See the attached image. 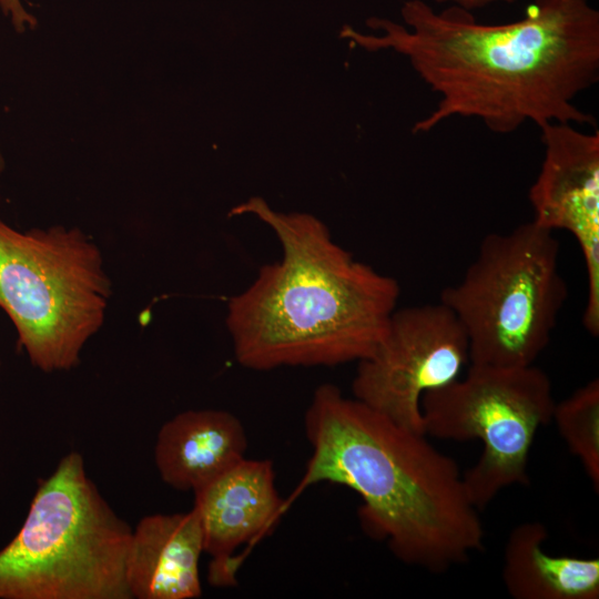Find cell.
Returning <instances> with one entry per match:
<instances>
[{
  "instance_id": "obj_11",
  "label": "cell",
  "mask_w": 599,
  "mask_h": 599,
  "mask_svg": "<svg viewBox=\"0 0 599 599\" xmlns=\"http://www.w3.org/2000/svg\"><path fill=\"white\" fill-rule=\"evenodd\" d=\"M203 552V530L194 508L143 517L132 530L126 557L125 579L131 598H199Z\"/></svg>"
},
{
  "instance_id": "obj_3",
  "label": "cell",
  "mask_w": 599,
  "mask_h": 599,
  "mask_svg": "<svg viewBox=\"0 0 599 599\" xmlns=\"http://www.w3.org/2000/svg\"><path fill=\"white\" fill-rule=\"evenodd\" d=\"M232 213L255 215L282 248L281 260L262 265L229 300L226 327L238 364L270 370L367 357L397 308V280L357 261L313 215L281 213L261 199Z\"/></svg>"
},
{
  "instance_id": "obj_5",
  "label": "cell",
  "mask_w": 599,
  "mask_h": 599,
  "mask_svg": "<svg viewBox=\"0 0 599 599\" xmlns=\"http://www.w3.org/2000/svg\"><path fill=\"white\" fill-rule=\"evenodd\" d=\"M554 232L534 221L486 235L439 302L463 326L469 364L527 367L548 346L568 290Z\"/></svg>"
},
{
  "instance_id": "obj_13",
  "label": "cell",
  "mask_w": 599,
  "mask_h": 599,
  "mask_svg": "<svg viewBox=\"0 0 599 599\" xmlns=\"http://www.w3.org/2000/svg\"><path fill=\"white\" fill-rule=\"evenodd\" d=\"M539 521L517 525L502 558L504 586L514 599H598L599 559L548 554Z\"/></svg>"
},
{
  "instance_id": "obj_14",
  "label": "cell",
  "mask_w": 599,
  "mask_h": 599,
  "mask_svg": "<svg viewBox=\"0 0 599 599\" xmlns=\"http://www.w3.org/2000/svg\"><path fill=\"white\" fill-rule=\"evenodd\" d=\"M551 420L570 453L599 490V380H590L556 403Z\"/></svg>"
},
{
  "instance_id": "obj_6",
  "label": "cell",
  "mask_w": 599,
  "mask_h": 599,
  "mask_svg": "<svg viewBox=\"0 0 599 599\" xmlns=\"http://www.w3.org/2000/svg\"><path fill=\"white\" fill-rule=\"evenodd\" d=\"M110 295L101 252L82 231L20 232L0 220V308L33 366L45 373L77 366Z\"/></svg>"
},
{
  "instance_id": "obj_16",
  "label": "cell",
  "mask_w": 599,
  "mask_h": 599,
  "mask_svg": "<svg viewBox=\"0 0 599 599\" xmlns=\"http://www.w3.org/2000/svg\"><path fill=\"white\" fill-rule=\"evenodd\" d=\"M437 4H445L446 7H456L463 10L473 11L475 9L484 8L494 3H514L518 0H432Z\"/></svg>"
},
{
  "instance_id": "obj_7",
  "label": "cell",
  "mask_w": 599,
  "mask_h": 599,
  "mask_svg": "<svg viewBox=\"0 0 599 599\" xmlns=\"http://www.w3.org/2000/svg\"><path fill=\"white\" fill-rule=\"evenodd\" d=\"M552 384L540 368L468 365L463 378L422 398L426 435L478 439L483 453L464 475L478 510L514 485H527L528 458L538 429L552 418Z\"/></svg>"
},
{
  "instance_id": "obj_4",
  "label": "cell",
  "mask_w": 599,
  "mask_h": 599,
  "mask_svg": "<svg viewBox=\"0 0 599 599\" xmlns=\"http://www.w3.org/2000/svg\"><path fill=\"white\" fill-rule=\"evenodd\" d=\"M132 528L87 474L78 451L39 483L27 517L0 550V599H132Z\"/></svg>"
},
{
  "instance_id": "obj_9",
  "label": "cell",
  "mask_w": 599,
  "mask_h": 599,
  "mask_svg": "<svg viewBox=\"0 0 599 599\" xmlns=\"http://www.w3.org/2000/svg\"><path fill=\"white\" fill-rule=\"evenodd\" d=\"M545 156L529 190L534 222L565 230L578 242L587 273L582 322L599 335V130L582 132L571 123L540 129Z\"/></svg>"
},
{
  "instance_id": "obj_1",
  "label": "cell",
  "mask_w": 599,
  "mask_h": 599,
  "mask_svg": "<svg viewBox=\"0 0 599 599\" xmlns=\"http://www.w3.org/2000/svg\"><path fill=\"white\" fill-rule=\"evenodd\" d=\"M405 24L370 19L382 34L347 30L369 50L394 49L438 95L413 128L427 133L450 118L480 120L499 134L524 123H596L575 104L599 79V11L590 0H534L519 20L486 24L456 7L424 0L402 7Z\"/></svg>"
},
{
  "instance_id": "obj_12",
  "label": "cell",
  "mask_w": 599,
  "mask_h": 599,
  "mask_svg": "<svg viewBox=\"0 0 599 599\" xmlns=\"http://www.w3.org/2000/svg\"><path fill=\"white\" fill-rule=\"evenodd\" d=\"M242 422L223 409H189L162 425L154 446L161 479L182 491H197L245 458Z\"/></svg>"
},
{
  "instance_id": "obj_8",
  "label": "cell",
  "mask_w": 599,
  "mask_h": 599,
  "mask_svg": "<svg viewBox=\"0 0 599 599\" xmlns=\"http://www.w3.org/2000/svg\"><path fill=\"white\" fill-rule=\"evenodd\" d=\"M467 365L466 333L447 306L438 302L396 308L375 349L357 362L353 397L425 434L423 396L459 378Z\"/></svg>"
},
{
  "instance_id": "obj_15",
  "label": "cell",
  "mask_w": 599,
  "mask_h": 599,
  "mask_svg": "<svg viewBox=\"0 0 599 599\" xmlns=\"http://www.w3.org/2000/svg\"><path fill=\"white\" fill-rule=\"evenodd\" d=\"M0 9L18 32L34 28L37 19L23 7L21 0H0Z\"/></svg>"
},
{
  "instance_id": "obj_10",
  "label": "cell",
  "mask_w": 599,
  "mask_h": 599,
  "mask_svg": "<svg viewBox=\"0 0 599 599\" xmlns=\"http://www.w3.org/2000/svg\"><path fill=\"white\" fill-rule=\"evenodd\" d=\"M204 540L212 557L209 581L215 587L236 585V549L268 531L284 509L268 459H247L194 493Z\"/></svg>"
},
{
  "instance_id": "obj_2",
  "label": "cell",
  "mask_w": 599,
  "mask_h": 599,
  "mask_svg": "<svg viewBox=\"0 0 599 599\" xmlns=\"http://www.w3.org/2000/svg\"><path fill=\"white\" fill-rule=\"evenodd\" d=\"M312 455L297 487L332 483L362 499L364 531L402 562L430 572L484 549L485 529L457 463L425 434L406 429L332 384L318 386L304 416Z\"/></svg>"
}]
</instances>
